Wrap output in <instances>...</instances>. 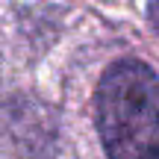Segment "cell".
I'll list each match as a JSON object with an SVG mask.
<instances>
[{
	"label": "cell",
	"instance_id": "2",
	"mask_svg": "<svg viewBox=\"0 0 159 159\" xmlns=\"http://www.w3.org/2000/svg\"><path fill=\"white\" fill-rule=\"evenodd\" d=\"M150 21H153V27L159 30V0H150Z\"/></svg>",
	"mask_w": 159,
	"mask_h": 159
},
{
	"label": "cell",
	"instance_id": "1",
	"mask_svg": "<svg viewBox=\"0 0 159 159\" xmlns=\"http://www.w3.org/2000/svg\"><path fill=\"white\" fill-rule=\"evenodd\" d=\"M97 133L109 159H159V80L142 62H115L97 85Z\"/></svg>",
	"mask_w": 159,
	"mask_h": 159
}]
</instances>
